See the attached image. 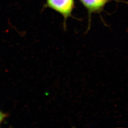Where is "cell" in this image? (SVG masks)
Here are the masks:
<instances>
[{
    "instance_id": "2",
    "label": "cell",
    "mask_w": 128,
    "mask_h": 128,
    "mask_svg": "<svg viewBox=\"0 0 128 128\" xmlns=\"http://www.w3.org/2000/svg\"><path fill=\"white\" fill-rule=\"evenodd\" d=\"M88 12V28L90 26L91 15L99 14L104 9L106 4L112 0H79Z\"/></svg>"
},
{
    "instance_id": "1",
    "label": "cell",
    "mask_w": 128,
    "mask_h": 128,
    "mask_svg": "<svg viewBox=\"0 0 128 128\" xmlns=\"http://www.w3.org/2000/svg\"><path fill=\"white\" fill-rule=\"evenodd\" d=\"M44 7L52 9L63 16L65 29L67 20L72 17V12L76 7L75 0H46Z\"/></svg>"
},
{
    "instance_id": "3",
    "label": "cell",
    "mask_w": 128,
    "mask_h": 128,
    "mask_svg": "<svg viewBox=\"0 0 128 128\" xmlns=\"http://www.w3.org/2000/svg\"><path fill=\"white\" fill-rule=\"evenodd\" d=\"M7 114L4 113L0 110V125L5 120L6 117H7Z\"/></svg>"
}]
</instances>
